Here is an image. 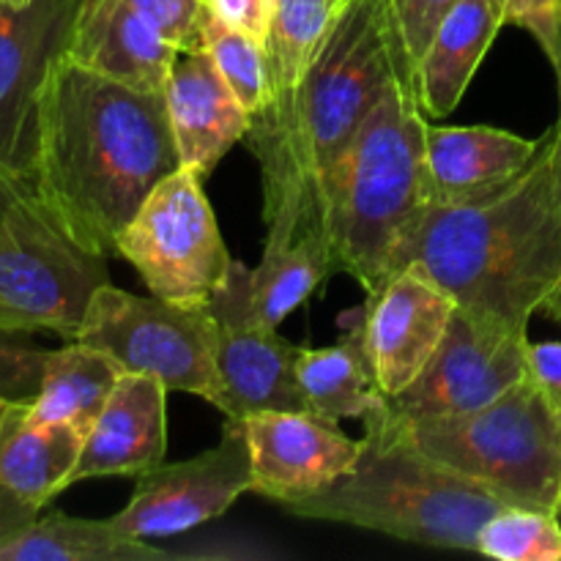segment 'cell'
Returning a JSON list of instances; mask_svg holds the SVG:
<instances>
[{"label": "cell", "mask_w": 561, "mask_h": 561, "mask_svg": "<svg viewBox=\"0 0 561 561\" xmlns=\"http://www.w3.org/2000/svg\"><path fill=\"white\" fill-rule=\"evenodd\" d=\"M181 168L162 91H140L55 55L36 93L31 186L80 247L115 241L153 186Z\"/></svg>", "instance_id": "6da1fadb"}, {"label": "cell", "mask_w": 561, "mask_h": 561, "mask_svg": "<svg viewBox=\"0 0 561 561\" xmlns=\"http://www.w3.org/2000/svg\"><path fill=\"white\" fill-rule=\"evenodd\" d=\"M420 263L463 310L529 327L561 285V107L535 162L493 195L431 206L398 272Z\"/></svg>", "instance_id": "7a4b0ae2"}, {"label": "cell", "mask_w": 561, "mask_h": 561, "mask_svg": "<svg viewBox=\"0 0 561 561\" xmlns=\"http://www.w3.org/2000/svg\"><path fill=\"white\" fill-rule=\"evenodd\" d=\"M398 75L403 66L387 0H340L307 71L283 164L272 181L261 184L263 247H285L316 230L323 233V184Z\"/></svg>", "instance_id": "3957f363"}, {"label": "cell", "mask_w": 561, "mask_h": 561, "mask_svg": "<svg viewBox=\"0 0 561 561\" xmlns=\"http://www.w3.org/2000/svg\"><path fill=\"white\" fill-rule=\"evenodd\" d=\"M427 121L414 85L392 77L323 184L321 228L332 268L354 277L367 296L398 272L400 252L431 208Z\"/></svg>", "instance_id": "277c9868"}, {"label": "cell", "mask_w": 561, "mask_h": 561, "mask_svg": "<svg viewBox=\"0 0 561 561\" xmlns=\"http://www.w3.org/2000/svg\"><path fill=\"white\" fill-rule=\"evenodd\" d=\"M362 438L365 449L348 474L283 510L414 546L477 551V535L504 507L502 499L381 427L365 425Z\"/></svg>", "instance_id": "5b68a950"}, {"label": "cell", "mask_w": 561, "mask_h": 561, "mask_svg": "<svg viewBox=\"0 0 561 561\" xmlns=\"http://www.w3.org/2000/svg\"><path fill=\"white\" fill-rule=\"evenodd\" d=\"M365 425L403 438L504 504L559 513L561 420L529 376L477 411L392 422L378 409Z\"/></svg>", "instance_id": "8992f818"}, {"label": "cell", "mask_w": 561, "mask_h": 561, "mask_svg": "<svg viewBox=\"0 0 561 561\" xmlns=\"http://www.w3.org/2000/svg\"><path fill=\"white\" fill-rule=\"evenodd\" d=\"M104 283L107 257L77 244L33 186L11 197L0 214V316L14 332L75 340Z\"/></svg>", "instance_id": "52a82bcc"}, {"label": "cell", "mask_w": 561, "mask_h": 561, "mask_svg": "<svg viewBox=\"0 0 561 561\" xmlns=\"http://www.w3.org/2000/svg\"><path fill=\"white\" fill-rule=\"evenodd\" d=\"M148 294L184 307L211 305L233 257L219 233L203 179L179 168L159 181L115 241Z\"/></svg>", "instance_id": "ba28073f"}, {"label": "cell", "mask_w": 561, "mask_h": 561, "mask_svg": "<svg viewBox=\"0 0 561 561\" xmlns=\"http://www.w3.org/2000/svg\"><path fill=\"white\" fill-rule=\"evenodd\" d=\"M75 340L102 348L124 373L162 378L170 392L217 403V323L211 305L184 307L135 296L104 283L93 294Z\"/></svg>", "instance_id": "9c48e42d"}, {"label": "cell", "mask_w": 561, "mask_h": 561, "mask_svg": "<svg viewBox=\"0 0 561 561\" xmlns=\"http://www.w3.org/2000/svg\"><path fill=\"white\" fill-rule=\"evenodd\" d=\"M529 327H507L458 307L433 359L409 389L381 405L392 422L477 411L524 381Z\"/></svg>", "instance_id": "30bf717a"}, {"label": "cell", "mask_w": 561, "mask_h": 561, "mask_svg": "<svg viewBox=\"0 0 561 561\" xmlns=\"http://www.w3.org/2000/svg\"><path fill=\"white\" fill-rule=\"evenodd\" d=\"M217 323V409L228 420L257 411H307L296 378L299 345L279 327L263 321L252 301V268L233 261L228 279L211 299Z\"/></svg>", "instance_id": "8fae6325"}, {"label": "cell", "mask_w": 561, "mask_h": 561, "mask_svg": "<svg viewBox=\"0 0 561 561\" xmlns=\"http://www.w3.org/2000/svg\"><path fill=\"white\" fill-rule=\"evenodd\" d=\"M244 493H252L250 442L244 422L225 416L217 447L137 477L135 493L113 524L135 540L179 537L225 515Z\"/></svg>", "instance_id": "7c38bea8"}, {"label": "cell", "mask_w": 561, "mask_h": 561, "mask_svg": "<svg viewBox=\"0 0 561 561\" xmlns=\"http://www.w3.org/2000/svg\"><path fill=\"white\" fill-rule=\"evenodd\" d=\"M80 0H0V170L31 186L36 93L64 53Z\"/></svg>", "instance_id": "4fadbf2b"}, {"label": "cell", "mask_w": 561, "mask_h": 561, "mask_svg": "<svg viewBox=\"0 0 561 561\" xmlns=\"http://www.w3.org/2000/svg\"><path fill=\"white\" fill-rule=\"evenodd\" d=\"M455 310L458 301L420 263L394 272L367 296L356 316L383 398H394L420 378L442 345Z\"/></svg>", "instance_id": "5bb4252c"}, {"label": "cell", "mask_w": 561, "mask_h": 561, "mask_svg": "<svg viewBox=\"0 0 561 561\" xmlns=\"http://www.w3.org/2000/svg\"><path fill=\"white\" fill-rule=\"evenodd\" d=\"M241 422L252 453V493L279 507L334 485L365 449V438L345 436L340 422L312 411H257Z\"/></svg>", "instance_id": "9a60e30c"}, {"label": "cell", "mask_w": 561, "mask_h": 561, "mask_svg": "<svg viewBox=\"0 0 561 561\" xmlns=\"http://www.w3.org/2000/svg\"><path fill=\"white\" fill-rule=\"evenodd\" d=\"M340 0H277L266 47L268 96L261 113L252 115L247 135L252 153L261 164V184L272 181L283 164L296 129L299 99L307 71L316 58L321 38L337 11Z\"/></svg>", "instance_id": "2e32d148"}, {"label": "cell", "mask_w": 561, "mask_h": 561, "mask_svg": "<svg viewBox=\"0 0 561 561\" xmlns=\"http://www.w3.org/2000/svg\"><path fill=\"white\" fill-rule=\"evenodd\" d=\"M168 392L162 378L124 373L82 442L71 485L107 477H142L164 463Z\"/></svg>", "instance_id": "e0dca14e"}, {"label": "cell", "mask_w": 561, "mask_h": 561, "mask_svg": "<svg viewBox=\"0 0 561 561\" xmlns=\"http://www.w3.org/2000/svg\"><path fill=\"white\" fill-rule=\"evenodd\" d=\"M181 168L206 179L225 153L244 140L252 115L239 102L206 49L181 53L162 88Z\"/></svg>", "instance_id": "ac0fdd59"}, {"label": "cell", "mask_w": 561, "mask_h": 561, "mask_svg": "<svg viewBox=\"0 0 561 561\" xmlns=\"http://www.w3.org/2000/svg\"><path fill=\"white\" fill-rule=\"evenodd\" d=\"M540 137L496 126H444L427 121V190L431 206H460L513 184L540 153Z\"/></svg>", "instance_id": "d6986e66"}, {"label": "cell", "mask_w": 561, "mask_h": 561, "mask_svg": "<svg viewBox=\"0 0 561 561\" xmlns=\"http://www.w3.org/2000/svg\"><path fill=\"white\" fill-rule=\"evenodd\" d=\"M66 58L140 91H162L179 49L129 0H80Z\"/></svg>", "instance_id": "ffe728a7"}, {"label": "cell", "mask_w": 561, "mask_h": 561, "mask_svg": "<svg viewBox=\"0 0 561 561\" xmlns=\"http://www.w3.org/2000/svg\"><path fill=\"white\" fill-rule=\"evenodd\" d=\"M502 25L499 0H458L444 14L414 71L416 102L427 118L442 121L458 110Z\"/></svg>", "instance_id": "44dd1931"}, {"label": "cell", "mask_w": 561, "mask_h": 561, "mask_svg": "<svg viewBox=\"0 0 561 561\" xmlns=\"http://www.w3.org/2000/svg\"><path fill=\"white\" fill-rule=\"evenodd\" d=\"M82 436L66 422H42L27 403H9L0 420V485L44 510L71 485Z\"/></svg>", "instance_id": "7402d4cb"}, {"label": "cell", "mask_w": 561, "mask_h": 561, "mask_svg": "<svg viewBox=\"0 0 561 561\" xmlns=\"http://www.w3.org/2000/svg\"><path fill=\"white\" fill-rule=\"evenodd\" d=\"M296 378L305 394L307 411L329 422L362 420L383 405V392L376 381L359 316H351L345 337L329 348H299Z\"/></svg>", "instance_id": "603a6c76"}, {"label": "cell", "mask_w": 561, "mask_h": 561, "mask_svg": "<svg viewBox=\"0 0 561 561\" xmlns=\"http://www.w3.org/2000/svg\"><path fill=\"white\" fill-rule=\"evenodd\" d=\"M121 376L124 367L113 356L82 340H69V345L47 354L42 387L27 405L36 420L66 422L88 436Z\"/></svg>", "instance_id": "cb8c5ba5"}, {"label": "cell", "mask_w": 561, "mask_h": 561, "mask_svg": "<svg viewBox=\"0 0 561 561\" xmlns=\"http://www.w3.org/2000/svg\"><path fill=\"white\" fill-rule=\"evenodd\" d=\"M175 553L121 535L113 518L91 520L71 515H38L5 546L0 561H170Z\"/></svg>", "instance_id": "d4e9b609"}, {"label": "cell", "mask_w": 561, "mask_h": 561, "mask_svg": "<svg viewBox=\"0 0 561 561\" xmlns=\"http://www.w3.org/2000/svg\"><path fill=\"white\" fill-rule=\"evenodd\" d=\"M332 274L327 239L318 230L285 247H263L261 266L252 268V301L257 316L279 327Z\"/></svg>", "instance_id": "484cf974"}, {"label": "cell", "mask_w": 561, "mask_h": 561, "mask_svg": "<svg viewBox=\"0 0 561 561\" xmlns=\"http://www.w3.org/2000/svg\"><path fill=\"white\" fill-rule=\"evenodd\" d=\"M477 553L496 561H561L559 513L504 504L477 535Z\"/></svg>", "instance_id": "4316f807"}, {"label": "cell", "mask_w": 561, "mask_h": 561, "mask_svg": "<svg viewBox=\"0 0 561 561\" xmlns=\"http://www.w3.org/2000/svg\"><path fill=\"white\" fill-rule=\"evenodd\" d=\"M201 31L203 49H206L208 58L214 60L219 75L225 77L230 91L239 96V102L244 104L247 113H261L268 96L266 47H263V42L252 38L250 33L225 25L222 20H217V16L208 11V5L206 14H203Z\"/></svg>", "instance_id": "83f0119b"}, {"label": "cell", "mask_w": 561, "mask_h": 561, "mask_svg": "<svg viewBox=\"0 0 561 561\" xmlns=\"http://www.w3.org/2000/svg\"><path fill=\"white\" fill-rule=\"evenodd\" d=\"M392 20L394 42H398L400 66L405 80L414 85V71L436 33L438 22L458 0H387Z\"/></svg>", "instance_id": "f1b7e54d"}, {"label": "cell", "mask_w": 561, "mask_h": 561, "mask_svg": "<svg viewBox=\"0 0 561 561\" xmlns=\"http://www.w3.org/2000/svg\"><path fill=\"white\" fill-rule=\"evenodd\" d=\"M27 334L0 329V400L31 403L42 387L49 351L27 343Z\"/></svg>", "instance_id": "f546056e"}, {"label": "cell", "mask_w": 561, "mask_h": 561, "mask_svg": "<svg viewBox=\"0 0 561 561\" xmlns=\"http://www.w3.org/2000/svg\"><path fill=\"white\" fill-rule=\"evenodd\" d=\"M179 53L203 49V14L206 0H129Z\"/></svg>", "instance_id": "4dcf8cb0"}, {"label": "cell", "mask_w": 561, "mask_h": 561, "mask_svg": "<svg viewBox=\"0 0 561 561\" xmlns=\"http://www.w3.org/2000/svg\"><path fill=\"white\" fill-rule=\"evenodd\" d=\"M504 22L535 36L561 85V0H499Z\"/></svg>", "instance_id": "1f68e13d"}, {"label": "cell", "mask_w": 561, "mask_h": 561, "mask_svg": "<svg viewBox=\"0 0 561 561\" xmlns=\"http://www.w3.org/2000/svg\"><path fill=\"white\" fill-rule=\"evenodd\" d=\"M277 0H208V11L225 25L250 33L257 42H266L268 27L274 20Z\"/></svg>", "instance_id": "d6a6232c"}, {"label": "cell", "mask_w": 561, "mask_h": 561, "mask_svg": "<svg viewBox=\"0 0 561 561\" xmlns=\"http://www.w3.org/2000/svg\"><path fill=\"white\" fill-rule=\"evenodd\" d=\"M526 373L553 403L561 409V343H526Z\"/></svg>", "instance_id": "836d02e7"}, {"label": "cell", "mask_w": 561, "mask_h": 561, "mask_svg": "<svg viewBox=\"0 0 561 561\" xmlns=\"http://www.w3.org/2000/svg\"><path fill=\"white\" fill-rule=\"evenodd\" d=\"M42 515V510L33 507L31 502H25L22 496H16L14 491H9L5 485H0V546L11 540V537L20 535L27 524Z\"/></svg>", "instance_id": "e575fe53"}, {"label": "cell", "mask_w": 561, "mask_h": 561, "mask_svg": "<svg viewBox=\"0 0 561 561\" xmlns=\"http://www.w3.org/2000/svg\"><path fill=\"white\" fill-rule=\"evenodd\" d=\"M22 190H27V184H20V181L9 179V175L0 170V214H3V208L9 206L11 197H14L16 192H22Z\"/></svg>", "instance_id": "d590c367"}, {"label": "cell", "mask_w": 561, "mask_h": 561, "mask_svg": "<svg viewBox=\"0 0 561 561\" xmlns=\"http://www.w3.org/2000/svg\"><path fill=\"white\" fill-rule=\"evenodd\" d=\"M540 312H546V316L551 318V321H557L559 327H561V285H559L557 290H553L551 296H548L546 305H542Z\"/></svg>", "instance_id": "8d00e7d4"}, {"label": "cell", "mask_w": 561, "mask_h": 561, "mask_svg": "<svg viewBox=\"0 0 561 561\" xmlns=\"http://www.w3.org/2000/svg\"><path fill=\"white\" fill-rule=\"evenodd\" d=\"M11 400H0V420H3V414H5V405H9Z\"/></svg>", "instance_id": "74e56055"}, {"label": "cell", "mask_w": 561, "mask_h": 561, "mask_svg": "<svg viewBox=\"0 0 561 561\" xmlns=\"http://www.w3.org/2000/svg\"><path fill=\"white\" fill-rule=\"evenodd\" d=\"M0 329H9V332H14V329H11L9 323H5V318H3V316H0Z\"/></svg>", "instance_id": "f35d334b"}, {"label": "cell", "mask_w": 561, "mask_h": 561, "mask_svg": "<svg viewBox=\"0 0 561 561\" xmlns=\"http://www.w3.org/2000/svg\"><path fill=\"white\" fill-rule=\"evenodd\" d=\"M14 3H20V5H25V3H31V0H14Z\"/></svg>", "instance_id": "ab89813d"}, {"label": "cell", "mask_w": 561, "mask_h": 561, "mask_svg": "<svg viewBox=\"0 0 561 561\" xmlns=\"http://www.w3.org/2000/svg\"><path fill=\"white\" fill-rule=\"evenodd\" d=\"M559 107H561V85H559Z\"/></svg>", "instance_id": "60d3db41"}, {"label": "cell", "mask_w": 561, "mask_h": 561, "mask_svg": "<svg viewBox=\"0 0 561 561\" xmlns=\"http://www.w3.org/2000/svg\"><path fill=\"white\" fill-rule=\"evenodd\" d=\"M559 411V420H561V409H557Z\"/></svg>", "instance_id": "b9f144b4"}, {"label": "cell", "mask_w": 561, "mask_h": 561, "mask_svg": "<svg viewBox=\"0 0 561 561\" xmlns=\"http://www.w3.org/2000/svg\"><path fill=\"white\" fill-rule=\"evenodd\" d=\"M559 513H561V502H559Z\"/></svg>", "instance_id": "7bdbcfd3"}, {"label": "cell", "mask_w": 561, "mask_h": 561, "mask_svg": "<svg viewBox=\"0 0 561 561\" xmlns=\"http://www.w3.org/2000/svg\"><path fill=\"white\" fill-rule=\"evenodd\" d=\"M206 3H208V0H206Z\"/></svg>", "instance_id": "ee69618b"}]
</instances>
